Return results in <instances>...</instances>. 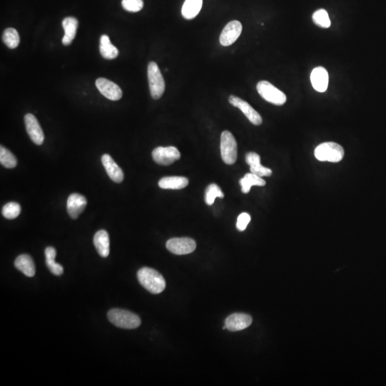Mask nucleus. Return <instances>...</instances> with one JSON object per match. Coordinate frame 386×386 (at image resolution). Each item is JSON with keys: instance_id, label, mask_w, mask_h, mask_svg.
<instances>
[{"instance_id": "15", "label": "nucleus", "mask_w": 386, "mask_h": 386, "mask_svg": "<svg viewBox=\"0 0 386 386\" xmlns=\"http://www.w3.org/2000/svg\"><path fill=\"white\" fill-rule=\"evenodd\" d=\"M102 162L107 173L112 181L120 183L124 180V173L118 165L114 161L111 156L105 154L102 157Z\"/></svg>"}, {"instance_id": "18", "label": "nucleus", "mask_w": 386, "mask_h": 386, "mask_svg": "<svg viewBox=\"0 0 386 386\" xmlns=\"http://www.w3.org/2000/svg\"><path fill=\"white\" fill-rule=\"evenodd\" d=\"M93 242L101 257H107L110 255V237L108 232L104 230L97 232L94 236Z\"/></svg>"}, {"instance_id": "7", "label": "nucleus", "mask_w": 386, "mask_h": 386, "mask_svg": "<svg viewBox=\"0 0 386 386\" xmlns=\"http://www.w3.org/2000/svg\"><path fill=\"white\" fill-rule=\"evenodd\" d=\"M166 248L175 255L190 254L196 249V242L190 237H175L167 242Z\"/></svg>"}, {"instance_id": "29", "label": "nucleus", "mask_w": 386, "mask_h": 386, "mask_svg": "<svg viewBox=\"0 0 386 386\" xmlns=\"http://www.w3.org/2000/svg\"><path fill=\"white\" fill-rule=\"evenodd\" d=\"M224 197V193L220 190V187L216 184H211L207 188L206 195H205V201L208 206H212L215 202L216 197L222 198Z\"/></svg>"}, {"instance_id": "6", "label": "nucleus", "mask_w": 386, "mask_h": 386, "mask_svg": "<svg viewBox=\"0 0 386 386\" xmlns=\"http://www.w3.org/2000/svg\"><path fill=\"white\" fill-rule=\"evenodd\" d=\"M257 90L265 100L272 104L280 106L287 101V97L285 93L269 82H259L257 85Z\"/></svg>"}, {"instance_id": "25", "label": "nucleus", "mask_w": 386, "mask_h": 386, "mask_svg": "<svg viewBox=\"0 0 386 386\" xmlns=\"http://www.w3.org/2000/svg\"><path fill=\"white\" fill-rule=\"evenodd\" d=\"M240 184L241 186V190L242 193L247 194L249 193L250 190L251 189V187L253 186H266V182L261 177L257 176L253 173H248L240 180Z\"/></svg>"}, {"instance_id": "23", "label": "nucleus", "mask_w": 386, "mask_h": 386, "mask_svg": "<svg viewBox=\"0 0 386 386\" xmlns=\"http://www.w3.org/2000/svg\"><path fill=\"white\" fill-rule=\"evenodd\" d=\"M202 6V0H186L182 8V17L186 19H194L199 14Z\"/></svg>"}, {"instance_id": "8", "label": "nucleus", "mask_w": 386, "mask_h": 386, "mask_svg": "<svg viewBox=\"0 0 386 386\" xmlns=\"http://www.w3.org/2000/svg\"><path fill=\"white\" fill-rule=\"evenodd\" d=\"M154 161L161 166H170L180 158V153L175 147H158L152 153Z\"/></svg>"}, {"instance_id": "2", "label": "nucleus", "mask_w": 386, "mask_h": 386, "mask_svg": "<svg viewBox=\"0 0 386 386\" xmlns=\"http://www.w3.org/2000/svg\"><path fill=\"white\" fill-rule=\"evenodd\" d=\"M108 318L116 327L123 329H135L141 325L138 315L126 310L114 309L108 313Z\"/></svg>"}, {"instance_id": "22", "label": "nucleus", "mask_w": 386, "mask_h": 386, "mask_svg": "<svg viewBox=\"0 0 386 386\" xmlns=\"http://www.w3.org/2000/svg\"><path fill=\"white\" fill-rule=\"evenodd\" d=\"M99 52L101 55L106 59H113L118 56L119 51L116 47L112 44L108 35L103 34L99 40Z\"/></svg>"}, {"instance_id": "31", "label": "nucleus", "mask_w": 386, "mask_h": 386, "mask_svg": "<svg viewBox=\"0 0 386 386\" xmlns=\"http://www.w3.org/2000/svg\"><path fill=\"white\" fill-rule=\"evenodd\" d=\"M122 6L128 12H137L142 10L144 3L143 0H123Z\"/></svg>"}, {"instance_id": "5", "label": "nucleus", "mask_w": 386, "mask_h": 386, "mask_svg": "<svg viewBox=\"0 0 386 386\" xmlns=\"http://www.w3.org/2000/svg\"><path fill=\"white\" fill-rule=\"evenodd\" d=\"M220 152L222 160L227 165H233L236 162L237 157V145L235 137L231 132H222L220 137Z\"/></svg>"}, {"instance_id": "4", "label": "nucleus", "mask_w": 386, "mask_h": 386, "mask_svg": "<svg viewBox=\"0 0 386 386\" xmlns=\"http://www.w3.org/2000/svg\"><path fill=\"white\" fill-rule=\"evenodd\" d=\"M148 77L151 97L155 99L160 98L166 90V83L158 65L155 62H150L148 65Z\"/></svg>"}, {"instance_id": "9", "label": "nucleus", "mask_w": 386, "mask_h": 386, "mask_svg": "<svg viewBox=\"0 0 386 386\" xmlns=\"http://www.w3.org/2000/svg\"><path fill=\"white\" fill-rule=\"evenodd\" d=\"M229 103L235 108L240 109L252 124L254 126H260L262 124V119L260 114L246 101L236 96L231 95L229 97Z\"/></svg>"}, {"instance_id": "3", "label": "nucleus", "mask_w": 386, "mask_h": 386, "mask_svg": "<svg viewBox=\"0 0 386 386\" xmlns=\"http://www.w3.org/2000/svg\"><path fill=\"white\" fill-rule=\"evenodd\" d=\"M314 153L316 159L321 162H338L343 158L345 152L338 143L328 142L319 145Z\"/></svg>"}, {"instance_id": "26", "label": "nucleus", "mask_w": 386, "mask_h": 386, "mask_svg": "<svg viewBox=\"0 0 386 386\" xmlns=\"http://www.w3.org/2000/svg\"><path fill=\"white\" fill-rule=\"evenodd\" d=\"M4 43L10 49L17 48L19 44L21 38L15 29L7 28L4 32L3 36Z\"/></svg>"}, {"instance_id": "12", "label": "nucleus", "mask_w": 386, "mask_h": 386, "mask_svg": "<svg viewBox=\"0 0 386 386\" xmlns=\"http://www.w3.org/2000/svg\"><path fill=\"white\" fill-rule=\"evenodd\" d=\"M242 30V26L240 22L237 21L230 22L224 27V30L220 34V44L225 47L233 45L240 37Z\"/></svg>"}, {"instance_id": "1", "label": "nucleus", "mask_w": 386, "mask_h": 386, "mask_svg": "<svg viewBox=\"0 0 386 386\" xmlns=\"http://www.w3.org/2000/svg\"><path fill=\"white\" fill-rule=\"evenodd\" d=\"M137 277L141 286L153 294H159L166 289V282L162 275L153 268H141Z\"/></svg>"}, {"instance_id": "27", "label": "nucleus", "mask_w": 386, "mask_h": 386, "mask_svg": "<svg viewBox=\"0 0 386 386\" xmlns=\"http://www.w3.org/2000/svg\"><path fill=\"white\" fill-rule=\"evenodd\" d=\"M0 162H1L2 166H3L5 168H9V169L15 168L17 165V160L15 156L11 153L10 150L4 148L3 146H1V148H0Z\"/></svg>"}, {"instance_id": "14", "label": "nucleus", "mask_w": 386, "mask_h": 386, "mask_svg": "<svg viewBox=\"0 0 386 386\" xmlns=\"http://www.w3.org/2000/svg\"><path fill=\"white\" fill-rule=\"evenodd\" d=\"M86 198L83 195L78 193H72L69 196L67 202V209L70 217L72 219H77L79 215L84 211L87 206Z\"/></svg>"}, {"instance_id": "30", "label": "nucleus", "mask_w": 386, "mask_h": 386, "mask_svg": "<svg viewBox=\"0 0 386 386\" xmlns=\"http://www.w3.org/2000/svg\"><path fill=\"white\" fill-rule=\"evenodd\" d=\"M3 216L9 220L17 218L21 213V205L15 202H8L3 207L2 211Z\"/></svg>"}, {"instance_id": "11", "label": "nucleus", "mask_w": 386, "mask_h": 386, "mask_svg": "<svg viewBox=\"0 0 386 386\" xmlns=\"http://www.w3.org/2000/svg\"><path fill=\"white\" fill-rule=\"evenodd\" d=\"M25 123L27 133L30 136L31 140L34 144L41 146L44 143L45 135L37 119L32 114H27L25 116Z\"/></svg>"}, {"instance_id": "17", "label": "nucleus", "mask_w": 386, "mask_h": 386, "mask_svg": "<svg viewBox=\"0 0 386 386\" xmlns=\"http://www.w3.org/2000/svg\"><path fill=\"white\" fill-rule=\"evenodd\" d=\"M246 160L251 168V173L259 177L271 176L273 172L269 168L261 166L260 157L255 153H248L246 156Z\"/></svg>"}, {"instance_id": "32", "label": "nucleus", "mask_w": 386, "mask_h": 386, "mask_svg": "<svg viewBox=\"0 0 386 386\" xmlns=\"http://www.w3.org/2000/svg\"><path fill=\"white\" fill-rule=\"evenodd\" d=\"M251 217L249 214L241 213L237 217V228L239 231H244L247 228L248 225L251 222Z\"/></svg>"}, {"instance_id": "24", "label": "nucleus", "mask_w": 386, "mask_h": 386, "mask_svg": "<svg viewBox=\"0 0 386 386\" xmlns=\"http://www.w3.org/2000/svg\"><path fill=\"white\" fill-rule=\"evenodd\" d=\"M45 255L47 266L52 274L63 275L64 273V268L60 264H58L55 262L56 255H57L56 250L53 247H48L45 249Z\"/></svg>"}, {"instance_id": "20", "label": "nucleus", "mask_w": 386, "mask_h": 386, "mask_svg": "<svg viewBox=\"0 0 386 386\" xmlns=\"http://www.w3.org/2000/svg\"><path fill=\"white\" fill-rule=\"evenodd\" d=\"M63 27L65 36L63 38V44L65 46L70 45L75 39L78 28V21L73 17L65 18L63 21Z\"/></svg>"}, {"instance_id": "19", "label": "nucleus", "mask_w": 386, "mask_h": 386, "mask_svg": "<svg viewBox=\"0 0 386 386\" xmlns=\"http://www.w3.org/2000/svg\"><path fill=\"white\" fill-rule=\"evenodd\" d=\"M14 266L27 277H34L35 275V265L29 255H21L14 261Z\"/></svg>"}, {"instance_id": "16", "label": "nucleus", "mask_w": 386, "mask_h": 386, "mask_svg": "<svg viewBox=\"0 0 386 386\" xmlns=\"http://www.w3.org/2000/svg\"><path fill=\"white\" fill-rule=\"evenodd\" d=\"M311 80L313 88L319 92H324L329 86V76L322 67L315 68L311 72Z\"/></svg>"}, {"instance_id": "10", "label": "nucleus", "mask_w": 386, "mask_h": 386, "mask_svg": "<svg viewBox=\"0 0 386 386\" xmlns=\"http://www.w3.org/2000/svg\"><path fill=\"white\" fill-rule=\"evenodd\" d=\"M95 85L101 94L110 100L117 101L122 98V90L113 82L100 77L96 80Z\"/></svg>"}, {"instance_id": "28", "label": "nucleus", "mask_w": 386, "mask_h": 386, "mask_svg": "<svg viewBox=\"0 0 386 386\" xmlns=\"http://www.w3.org/2000/svg\"><path fill=\"white\" fill-rule=\"evenodd\" d=\"M313 21L317 26L322 28H329L331 27V22L329 13L323 9H320L314 12L313 14Z\"/></svg>"}, {"instance_id": "13", "label": "nucleus", "mask_w": 386, "mask_h": 386, "mask_svg": "<svg viewBox=\"0 0 386 386\" xmlns=\"http://www.w3.org/2000/svg\"><path fill=\"white\" fill-rule=\"evenodd\" d=\"M253 319L249 315L245 313H233L226 318L225 326L232 332L242 331L251 325Z\"/></svg>"}, {"instance_id": "21", "label": "nucleus", "mask_w": 386, "mask_h": 386, "mask_svg": "<svg viewBox=\"0 0 386 386\" xmlns=\"http://www.w3.org/2000/svg\"><path fill=\"white\" fill-rule=\"evenodd\" d=\"M188 179L184 177H166L159 181V187L166 190H181L188 186Z\"/></svg>"}]
</instances>
